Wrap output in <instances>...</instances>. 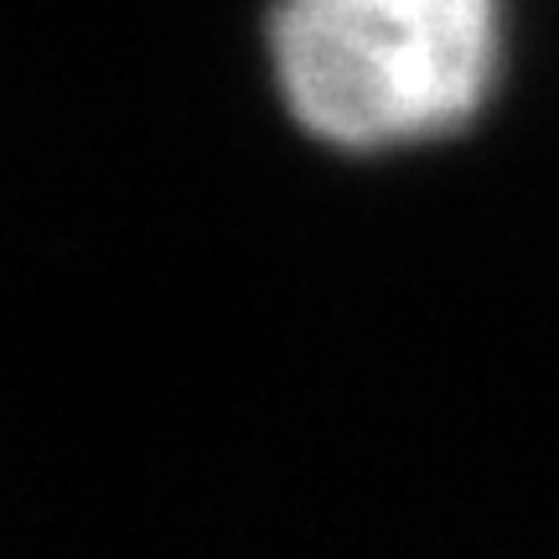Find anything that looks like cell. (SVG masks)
<instances>
[{"label": "cell", "mask_w": 559, "mask_h": 559, "mask_svg": "<svg viewBox=\"0 0 559 559\" xmlns=\"http://www.w3.org/2000/svg\"><path fill=\"white\" fill-rule=\"evenodd\" d=\"M285 109L337 151H394L461 130L502 58L498 0H275Z\"/></svg>", "instance_id": "6da1fadb"}]
</instances>
